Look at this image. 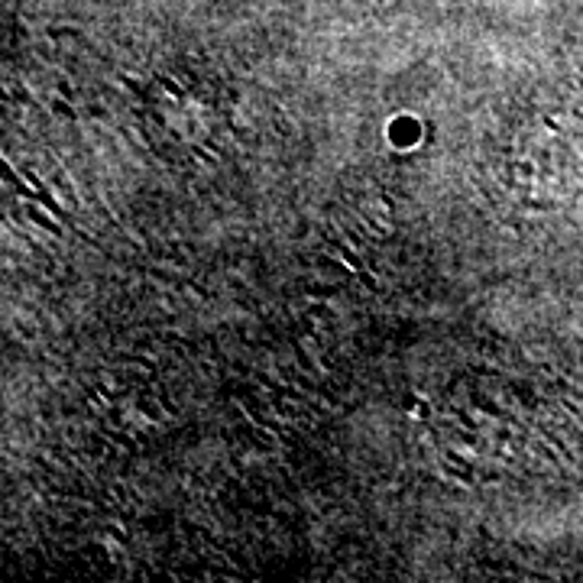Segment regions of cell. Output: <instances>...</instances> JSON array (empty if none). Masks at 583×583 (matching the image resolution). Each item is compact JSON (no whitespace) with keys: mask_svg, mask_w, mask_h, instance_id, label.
Returning <instances> with one entry per match:
<instances>
[{"mask_svg":"<svg viewBox=\"0 0 583 583\" xmlns=\"http://www.w3.org/2000/svg\"><path fill=\"white\" fill-rule=\"evenodd\" d=\"M26 182H33V189H36V201H42V205H46V211H52V214H56L58 221H65V227H72V230L78 234V227L72 224V217L65 214V207H58V201L52 198V191L46 189V182L39 179L36 172H29V169H26Z\"/></svg>","mask_w":583,"mask_h":583,"instance_id":"cell-1","label":"cell"},{"mask_svg":"<svg viewBox=\"0 0 583 583\" xmlns=\"http://www.w3.org/2000/svg\"><path fill=\"white\" fill-rule=\"evenodd\" d=\"M159 85H162V88H166V91H172V95H175V97H179V101H185V95H182V88H179V85H175V81H169V78H162V75H159Z\"/></svg>","mask_w":583,"mask_h":583,"instance_id":"cell-4","label":"cell"},{"mask_svg":"<svg viewBox=\"0 0 583 583\" xmlns=\"http://www.w3.org/2000/svg\"><path fill=\"white\" fill-rule=\"evenodd\" d=\"M324 243H328V250H334V253H337L340 259H344V263H347L350 269H353V273H360V269H363V259H360L357 250H350V246L337 243V240H324Z\"/></svg>","mask_w":583,"mask_h":583,"instance_id":"cell-3","label":"cell"},{"mask_svg":"<svg viewBox=\"0 0 583 583\" xmlns=\"http://www.w3.org/2000/svg\"><path fill=\"white\" fill-rule=\"evenodd\" d=\"M23 211H26V217L33 221V224H39L42 230H49L52 237H62V227L52 221V217H56L52 211H39V207H33V205H23Z\"/></svg>","mask_w":583,"mask_h":583,"instance_id":"cell-2","label":"cell"},{"mask_svg":"<svg viewBox=\"0 0 583 583\" xmlns=\"http://www.w3.org/2000/svg\"><path fill=\"white\" fill-rule=\"evenodd\" d=\"M428 415H431V405L418 402V408H415V418H428Z\"/></svg>","mask_w":583,"mask_h":583,"instance_id":"cell-6","label":"cell"},{"mask_svg":"<svg viewBox=\"0 0 583 583\" xmlns=\"http://www.w3.org/2000/svg\"><path fill=\"white\" fill-rule=\"evenodd\" d=\"M52 111H56V113H62V117H68V120L75 117V111H72V107H68L65 101H58V97H56V101H52Z\"/></svg>","mask_w":583,"mask_h":583,"instance_id":"cell-5","label":"cell"}]
</instances>
